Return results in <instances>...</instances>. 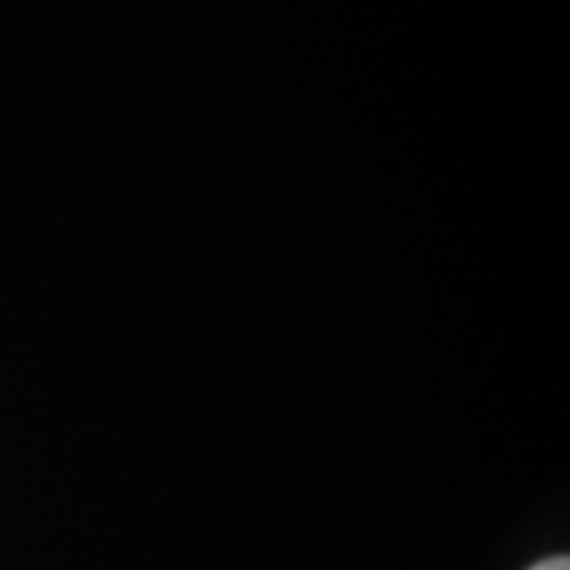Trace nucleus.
Segmentation results:
<instances>
[{"label": "nucleus", "mask_w": 570, "mask_h": 570, "mask_svg": "<svg viewBox=\"0 0 570 570\" xmlns=\"http://www.w3.org/2000/svg\"><path fill=\"white\" fill-rule=\"evenodd\" d=\"M530 570H570V558H564V554H558V558H546V561H539V564Z\"/></svg>", "instance_id": "1"}]
</instances>
